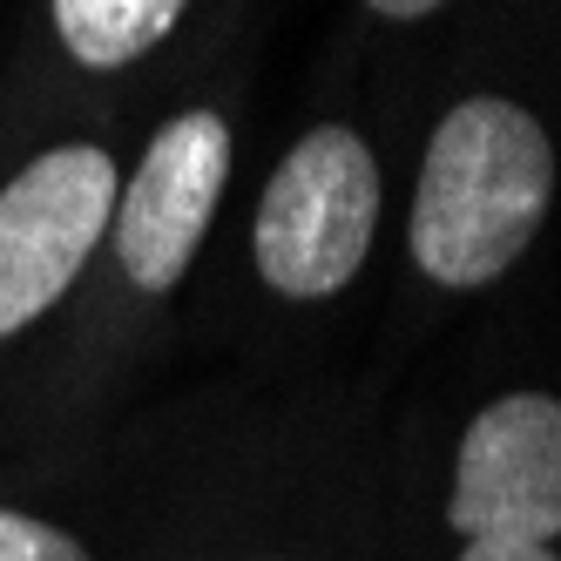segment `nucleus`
Returning a JSON list of instances; mask_svg holds the SVG:
<instances>
[{
	"label": "nucleus",
	"mask_w": 561,
	"mask_h": 561,
	"mask_svg": "<svg viewBox=\"0 0 561 561\" xmlns=\"http://www.w3.org/2000/svg\"><path fill=\"white\" fill-rule=\"evenodd\" d=\"M554 196V142L520 102L467 95L439 115L413 196V264L433 285H494L535 244Z\"/></svg>",
	"instance_id": "f257e3e1"
},
{
	"label": "nucleus",
	"mask_w": 561,
	"mask_h": 561,
	"mask_svg": "<svg viewBox=\"0 0 561 561\" xmlns=\"http://www.w3.org/2000/svg\"><path fill=\"white\" fill-rule=\"evenodd\" d=\"M379 230V163L352 129L298 136L257 204V271L285 298L345 291Z\"/></svg>",
	"instance_id": "f03ea898"
},
{
	"label": "nucleus",
	"mask_w": 561,
	"mask_h": 561,
	"mask_svg": "<svg viewBox=\"0 0 561 561\" xmlns=\"http://www.w3.org/2000/svg\"><path fill=\"white\" fill-rule=\"evenodd\" d=\"M115 163L89 142L34 156L0 190V339H14L75 285L95 237L115 224Z\"/></svg>",
	"instance_id": "7ed1b4c3"
},
{
	"label": "nucleus",
	"mask_w": 561,
	"mask_h": 561,
	"mask_svg": "<svg viewBox=\"0 0 561 561\" xmlns=\"http://www.w3.org/2000/svg\"><path fill=\"white\" fill-rule=\"evenodd\" d=\"M447 520L467 541H535L561 535V399L507 392L460 439Z\"/></svg>",
	"instance_id": "20e7f679"
},
{
	"label": "nucleus",
	"mask_w": 561,
	"mask_h": 561,
	"mask_svg": "<svg viewBox=\"0 0 561 561\" xmlns=\"http://www.w3.org/2000/svg\"><path fill=\"white\" fill-rule=\"evenodd\" d=\"M230 176V123L190 108L156 129L136 183L115 196V257L142 291H176Z\"/></svg>",
	"instance_id": "39448f33"
},
{
	"label": "nucleus",
	"mask_w": 561,
	"mask_h": 561,
	"mask_svg": "<svg viewBox=\"0 0 561 561\" xmlns=\"http://www.w3.org/2000/svg\"><path fill=\"white\" fill-rule=\"evenodd\" d=\"M190 0H55V27L82 68H129L149 55Z\"/></svg>",
	"instance_id": "423d86ee"
},
{
	"label": "nucleus",
	"mask_w": 561,
	"mask_h": 561,
	"mask_svg": "<svg viewBox=\"0 0 561 561\" xmlns=\"http://www.w3.org/2000/svg\"><path fill=\"white\" fill-rule=\"evenodd\" d=\"M0 561H89V548L61 528H48V520H34V514L0 507Z\"/></svg>",
	"instance_id": "0eeeda50"
},
{
	"label": "nucleus",
	"mask_w": 561,
	"mask_h": 561,
	"mask_svg": "<svg viewBox=\"0 0 561 561\" xmlns=\"http://www.w3.org/2000/svg\"><path fill=\"white\" fill-rule=\"evenodd\" d=\"M460 561H561L554 548H535V541H467Z\"/></svg>",
	"instance_id": "6e6552de"
},
{
	"label": "nucleus",
	"mask_w": 561,
	"mask_h": 561,
	"mask_svg": "<svg viewBox=\"0 0 561 561\" xmlns=\"http://www.w3.org/2000/svg\"><path fill=\"white\" fill-rule=\"evenodd\" d=\"M373 14H386V21H420V14H433V8H447V0H366Z\"/></svg>",
	"instance_id": "1a4fd4ad"
}]
</instances>
